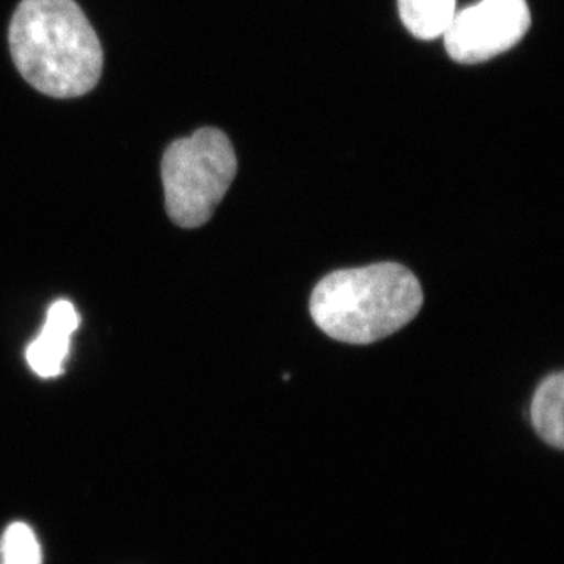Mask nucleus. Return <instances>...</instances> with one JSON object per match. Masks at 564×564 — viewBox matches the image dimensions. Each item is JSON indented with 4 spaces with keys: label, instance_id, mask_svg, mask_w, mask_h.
I'll list each match as a JSON object with an SVG mask.
<instances>
[{
    "label": "nucleus",
    "instance_id": "obj_3",
    "mask_svg": "<svg viewBox=\"0 0 564 564\" xmlns=\"http://www.w3.org/2000/svg\"><path fill=\"white\" fill-rule=\"evenodd\" d=\"M237 174L231 140L215 128L173 141L162 159L166 210L185 229L206 225Z\"/></svg>",
    "mask_w": 564,
    "mask_h": 564
},
{
    "label": "nucleus",
    "instance_id": "obj_5",
    "mask_svg": "<svg viewBox=\"0 0 564 564\" xmlns=\"http://www.w3.org/2000/svg\"><path fill=\"white\" fill-rule=\"evenodd\" d=\"M80 315L69 300H57L47 311L46 322L25 350V359L41 378L61 377L69 355L70 336L79 328Z\"/></svg>",
    "mask_w": 564,
    "mask_h": 564
},
{
    "label": "nucleus",
    "instance_id": "obj_4",
    "mask_svg": "<svg viewBox=\"0 0 564 564\" xmlns=\"http://www.w3.org/2000/svg\"><path fill=\"white\" fill-rule=\"evenodd\" d=\"M532 24L525 0H480L462 11L445 31V50L459 63H480L516 46Z\"/></svg>",
    "mask_w": 564,
    "mask_h": 564
},
{
    "label": "nucleus",
    "instance_id": "obj_6",
    "mask_svg": "<svg viewBox=\"0 0 564 564\" xmlns=\"http://www.w3.org/2000/svg\"><path fill=\"white\" fill-rule=\"evenodd\" d=\"M564 375H549L534 392L530 419L534 432L545 444L562 451L564 447Z\"/></svg>",
    "mask_w": 564,
    "mask_h": 564
},
{
    "label": "nucleus",
    "instance_id": "obj_8",
    "mask_svg": "<svg viewBox=\"0 0 564 564\" xmlns=\"http://www.w3.org/2000/svg\"><path fill=\"white\" fill-rule=\"evenodd\" d=\"M0 564H41V547L28 524L14 522L0 540Z\"/></svg>",
    "mask_w": 564,
    "mask_h": 564
},
{
    "label": "nucleus",
    "instance_id": "obj_1",
    "mask_svg": "<svg viewBox=\"0 0 564 564\" xmlns=\"http://www.w3.org/2000/svg\"><path fill=\"white\" fill-rule=\"evenodd\" d=\"M9 40L21 76L43 95L79 98L101 79V43L74 0H22Z\"/></svg>",
    "mask_w": 564,
    "mask_h": 564
},
{
    "label": "nucleus",
    "instance_id": "obj_7",
    "mask_svg": "<svg viewBox=\"0 0 564 564\" xmlns=\"http://www.w3.org/2000/svg\"><path fill=\"white\" fill-rule=\"evenodd\" d=\"M404 28L421 40L443 36L454 20L456 0H399Z\"/></svg>",
    "mask_w": 564,
    "mask_h": 564
},
{
    "label": "nucleus",
    "instance_id": "obj_2",
    "mask_svg": "<svg viewBox=\"0 0 564 564\" xmlns=\"http://www.w3.org/2000/svg\"><path fill=\"white\" fill-rule=\"evenodd\" d=\"M422 304L414 273L400 263L381 262L323 278L311 295V315L332 339L369 345L414 321Z\"/></svg>",
    "mask_w": 564,
    "mask_h": 564
}]
</instances>
